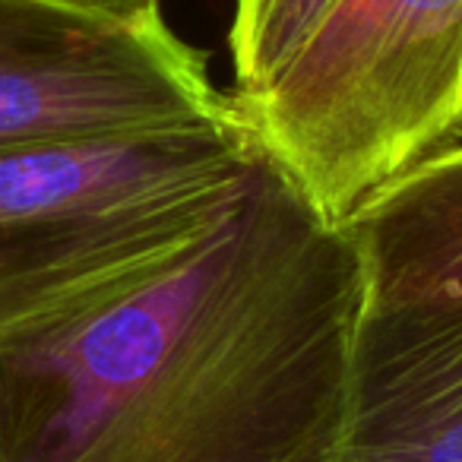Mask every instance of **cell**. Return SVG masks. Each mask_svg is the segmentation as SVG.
Instances as JSON below:
<instances>
[{
	"instance_id": "5",
	"label": "cell",
	"mask_w": 462,
	"mask_h": 462,
	"mask_svg": "<svg viewBox=\"0 0 462 462\" xmlns=\"http://www.w3.org/2000/svg\"><path fill=\"white\" fill-rule=\"evenodd\" d=\"M342 462H462V301L365 310Z\"/></svg>"
},
{
	"instance_id": "2",
	"label": "cell",
	"mask_w": 462,
	"mask_h": 462,
	"mask_svg": "<svg viewBox=\"0 0 462 462\" xmlns=\"http://www.w3.org/2000/svg\"><path fill=\"white\" fill-rule=\"evenodd\" d=\"M333 222L462 140V0H333L282 70L231 96Z\"/></svg>"
},
{
	"instance_id": "4",
	"label": "cell",
	"mask_w": 462,
	"mask_h": 462,
	"mask_svg": "<svg viewBox=\"0 0 462 462\" xmlns=\"http://www.w3.org/2000/svg\"><path fill=\"white\" fill-rule=\"evenodd\" d=\"M231 111L159 14L0 0V152L197 127Z\"/></svg>"
},
{
	"instance_id": "8",
	"label": "cell",
	"mask_w": 462,
	"mask_h": 462,
	"mask_svg": "<svg viewBox=\"0 0 462 462\" xmlns=\"http://www.w3.org/2000/svg\"><path fill=\"white\" fill-rule=\"evenodd\" d=\"M64 4H77V7L105 10L115 16H146L159 14V0H64Z\"/></svg>"
},
{
	"instance_id": "1",
	"label": "cell",
	"mask_w": 462,
	"mask_h": 462,
	"mask_svg": "<svg viewBox=\"0 0 462 462\" xmlns=\"http://www.w3.org/2000/svg\"><path fill=\"white\" fill-rule=\"evenodd\" d=\"M365 310L358 241L260 149L0 329V462H342Z\"/></svg>"
},
{
	"instance_id": "6",
	"label": "cell",
	"mask_w": 462,
	"mask_h": 462,
	"mask_svg": "<svg viewBox=\"0 0 462 462\" xmlns=\"http://www.w3.org/2000/svg\"><path fill=\"white\" fill-rule=\"evenodd\" d=\"M342 225L365 257L367 308L462 301V140L371 193Z\"/></svg>"
},
{
	"instance_id": "3",
	"label": "cell",
	"mask_w": 462,
	"mask_h": 462,
	"mask_svg": "<svg viewBox=\"0 0 462 462\" xmlns=\"http://www.w3.org/2000/svg\"><path fill=\"white\" fill-rule=\"evenodd\" d=\"M260 152L231 111L197 127L0 152V329L64 285L199 222Z\"/></svg>"
},
{
	"instance_id": "7",
	"label": "cell",
	"mask_w": 462,
	"mask_h": 462,
	"mask_svg": "<svg viewBox=\"0 0 462 462\" xmlns=\"http://www.w3.org/2000/svg\"><path fill=\"white\" fill-rule=\"evenodd\" d=\"M333 0H238L228 29L235 96L257 92L282 70Z\"/></svg>"
}]
</instances>
